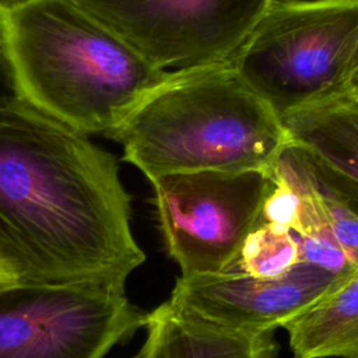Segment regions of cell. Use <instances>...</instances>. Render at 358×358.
<instances>
[{
    "instance_id": "6da1fadb",
    "label": "cell",
    "mask_w": 358,
    "mask_h": 358,
    "mask_svg": "<svg viewBox=\"0 0 358 358\" xmlns=\"http://www.w3.org/2000/svg\"><path fill=\"white\" fill-rule=\"evenodd\" d=\"M116 158L24 96L0 103V264L18 282L126 284L144 252Z\"/></svg>"
},
{
    "instance_id": "7a4b0ae2",
    "label": "cell",
    "mask_w": 358,
    "mask_h": 358,
    "mask_svg": "<svg viewBox=\"0 0 358 358\" xmlns=\"http://www.w3.org/2000/svg\"><path fill=\"white\" fill-rule=\"evenodd\" d=\"M106 137L148 180L192 171H266L288 141L281 117L234 63L169 71Z\"/></svg>"
},
{
    "instance_id": "3957f363",
    "label": "cell",
    "mask_w": 358,
    "mask_h": 358,
    "mask_svg": "<svg viewBox=\"0 0 358 358\" xmlns=\"http://www.w3.org/2000/svg\"><path fill=\"white\" fill-rule=\"evenodd\" d=\"M3 31L22 96L88 136L112 133L169 73L74 0H28Z\"/></svg>"
},
{
    "instance_id": "277c9868",
    "label": "cell",
    "mask_w": 358,
    "mask_h": 358,
    "mask_svg": "<svg viewBox=\"0 0 358 358\" xmlns=\"http://www.w3.org/2000/svg\"><path fill=\"white\" fill-rule=\"evenodd\" d=\"M358 45V0H273L234 59L282 119L347 95Z\"/></svg>"
},
{
    "instance_id": "5b68a950",
    "label": "cell",
    "mask_w": 358,
    "mask_h": 358,
    "mask_svg": "<svg viewBox=\"0 0 358 358\" xmlns=\"http://www.w3.org/2000/svg\"><path fill=\"white\" fill-rule=\"evenodd\" d=\"M144 323L124 284L0 288V358H103Z\"/></svg>"
},
{
    "instance_id": "8992f818",
    "label": "cell",
    "mask_w": 358,
    "mask_h": 358,
    "mask_svg": "<svg viewBox=\"0 0 358 358\" xmlns=\"http://www.w3.org/2000/svg\"><path fill=\"white\" fill-rule=\"evenodd\" d=\"M168 255L182 275L228 270L273 187L266 171H192L150 180Z\"/></svg>"
},
{
    "instance_id": "52a82bcc",
    "label": "cell",
    "mask_w": 358,
    "mask_h": 358,
    "mask_svg": "<svg viewBox=\"0 0 358 358\" xmlns=\"http://www.w3.org/2000/svg\"><path fill=\"white\" fill-rule=\"evenodd\" d=\"M148 63L178 71L234 62L273 0H74Z\"/></svg>"
},
{
    "instance_id": "ba28073f",
    "label": "cell",
    "mask_w": 358,
    "mask_h": 358,
    "mask_svg": "<svg viewBox=\"0 0 358 358\" xmlns=\"http://www.w3.org/2000/svg\"><path fill=\"white\" fill-rule=\"evenodd\" d=\"M344 277L303 260L274 277L236 270L180 275L168 301L180 313L214 329L260 336L309 309Z\"/></svg>"
},
{
    "instance_id": "9c48e42d",
    "label": "cell",
    "mask_w": 358,
    "mask_h": 358,
    "mask_svg": "<svg viewBox=\"0 0 358 358\" xmlns=\"http://www.w3.org/2000/svg\"><path fill=\"white\" fill-rule=\"evenodd\" d=\"M273 168L301 187L315 210L317 232L330 234L358 268V183L289 140Z\"/></svg>"
},
{
    "instance_id": "30bf717a",
    "label": "cell",
    "mask_w": 358,
    "mask_h": 358,
    "mask_svg": "<svg viewBox=\"0 0 358 358\" xmlns=\"http://www.w3.org/2000/svg\"><path fill=\"white\" fill-rule=\"evenodd\" d=\"M140 358H274L271 333H227L180 313L166 301L145 315Z\"/></svg>"
},
{
    "instance_id": "8fae6325",
    "label": "cell",
    "mask_w": 358,
    "mask_h": 358,
    "mask_svg": "<svg viewBox=\"0 0 358 358\" xmlns=\"http://www.w3.org/2000/svg\"><path fill=\"white\" fill-rule=\"evenodd\" d=\"M282 329L292 358H358V270Z\"/></svg>"
},
{
    "instance_id": "7c38bea8",
    "label": "cell",
    "mask_w": 358,
    "mask_h": 358,
    "mask_svg": "<svg viewBox=\"0 0 358 358\" xmlns=\"http://www.w3.org/2000/svg\"><path fill=\"white\" fill-rule=\"evenodd\" d=\"M281 120L289 141L358 183V98L345 95Z\"/></svg>"
},
{
    "instance_id": "4fadbf2b",
    "label": "cell",
    "mask_w": 358,
    "mask_h": 358,
    "mask_svg": "<svg viewBox=\"0 0 358 358\" xmlns=\"http://www.w3.org/2000/svg\"><path fill=\"white\" fill-rule=\"evenodd\" d=\"M299 262L302 260L295 232L287 227L260 220L228 270L243 271L256 277H274L289 271Z\"/></svg>"
},
{
    "instance_id": "5bb4252c",
    "label": "cell",
    "mask_w": 358,
    "mask_h": 358,
    "mask_svg": "<svg viewBox=\"0 0 358 358\" xmlns=\"http://www.w3.org/2000/svg\"><path fill=\"white\" fill-rule=\"evenodd\" d=\"M21 90L17 81V76L10 59L7 49L4 31H3V18L0 21V103L11 102L21 98Z\"/></svg>"
},
{
    "instance_id": "9a60e30c",
    "label": "cell",
    "mask_w": 358,
    "mask_h": 358,
    "mask_svg": "<svg viewBox=\"0 0 358 358\" xmlns=\"http://www.w3.org/2000/svg\"><path fill=\"white\" fill-rule=\"evenodd\" d=\"M347 95L358 98V45L352 57L350 77H348V87H347Z\"/></svg>"
},
{
    "instance_id": "2e32d148",
    "label": "cell",
    "mask_w": 358,
    "mask_h": 358,
    "mask_svg": "<svg viewBox=\"0 0 358 358\" xmlns=\"http://www.w3.org/2000/svg\"><path fill=\"white\" fill-rule=\"evenodd\" d=\"M15 282H18L17 277L10 270H7L6 267H3L0 264V288L11 285V284H15Z\"/></svg>"
},
{
    "instance_id": "e0dca14e",
    "label": "cell",
    "mask_w": 358,
    "mask_h": 358,
    "mask_svg": "<svg viewBox=\"0 0 358 358\" xmlns=\"http://www.w3.org/2000/svg\"><path fill=\"white\" fill-rule=\"evenodd\" d=\"M28 0H0V13H8L11 10H14L15 7L27 3Z\"/></svg>"
},
{
    "instance_id": "ac0fdd59",
    "label": "cell",
    "mask_w": 358,
    "mask_h": 358,
    "mask_svg": "<svg viewBox=\"0 0 358 358\" xmlns=\"http://www.w3.org/2000/svg\"><path fill=\"white\" fill-rule=\"evenodd\" d=\"M1 18H3V14H1V13H0V21H1Z\"/></svg>"
},
{
    "instance_id": "d6986e66",
    "label": "cell",
    "mask_w": 358,
    "mask_h": 358,
    "mask_svg": "<svg viewBox=\"0 0 358 358\" xmlns=\"http://www.w3.org/2000/svg\"><path fill=\"white\" fill-rule=\"evenodd\" d=\"M133 358H140V357H138V354H137V355H136V357H133Z\"/></svg>"
}]
</instances>
